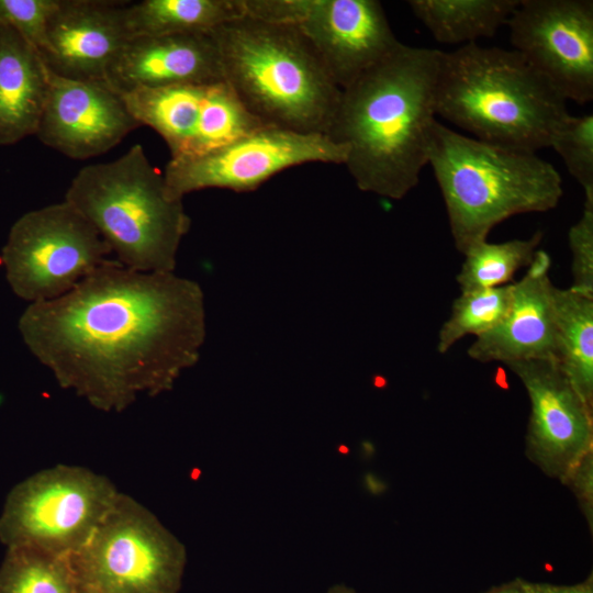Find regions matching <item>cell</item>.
<instances>
[{"instance_id": "31", "label": "cell", "mask_w": 593, "mask_h": 593, "mask_svg": "<svg viewBox=\"0 0 593 593\" xmlns=\"http://www.w3.org/2000/svg\"><path fill=\"white\" fill-rule=\"evenodd\" d=\"M484 593H524L521 579L516 578L512 581L494 586Z\"/></svg>"}, {"instance_id": "7", "label": "cell", "mask_w": 593, "mask_h": 593, "mask_svg": "<svg viewBox=\"0 0 593 593\" xmlns=\"http://www.w3.org/2000/svg\"><path fill=\"white\" fill-rule=\"evenodd\" d=\"M68 560L77 583L96 593H179L187 551L153 512L120 492Z\"/></svg>"}, {"instance_id": "2", "label": "cell", "mask_w": 593, "mask_h": 593, "mask_svg": "<svg viewBox=\"0 0 593 593\" xmlns=\"http://www.w3.org/2000/svg\"><path fill=\"white\" fill-rule=\"evenodd\" d=\"M443 51L400 43L342 89L327 132L345 146L359 190L390 200L413 190L427 165Z\"/></svg>"}, {"instance_id": "26", "label": "cell", "mask_w": 593, "mask_h": 593, "mask_svg": "<svg viewBox=\"0 0 593 593\" xmlns=\"http://www.w3.org/2000/svg\"><path fill=\"white\" fill-rule=\"evenodd\" d=\"M549 147L562 158L569 174L593 204V114L568 115L553 132Z\"/></svg>"}, {"instance_id": "30", "label": "cell", "mask_w": 593, "mask_h": 593, "mask_svg": "<svg viewBox=\"0 0 593 593\" xmlns=\"http://www.w3.org/2000/svg\"><path fill=\"white\" fill-rule=\"evenodd\" d=\"M519 579L524 593H593L592 573L583 581L574 584H553Z\"/></svg>"}, {"instance_id": "6", "label": "cell", "mask_w": 593, "mask_h": 593, "mask_svg": "<svg viewBox=\"0 0 593 593\" xmlns=\"http://www.w3.org/2000/svg\"><path fill=\"white\" fill-rule=\"evenodd\" d=\"M97 230L121 266L175 272L191 220L139 144L119 158L82 167L65 199Z\"/></svg>"}, {"instance_id": "4", "label": "cell", "mask_w": 593, "mask_h": 593, "mask_svg": "<svg viewBox=\"0 0 593 593\" xmlns=\"http://www.w3.org/2000/svg\"><path fill=\"white\" fill-rule=\"evenodd\" d=\"M224 80L264 125L327 134L342 89L294 26L243 16L212 31Z\"/></svg>"}, {"instance_id": "5", "label": "cell", "mask_w": 593, "mask_h": 593, "mask_svg": "<svg viewBox=\"0 0 593 593\" xmlns=\"http://www.w3.org/2000/svg\"><path fill=\"white\" fill-rule=\"evenodd\" d=\"M427 164L461 254L486 240L491 230L508 217L555 209L563 194L558 170L535 152L466 136L437 120L430 131Z\"/></svg>"}, {"instance_id": "16", "label": "cell", "mask_w": 593, "mask_h": 593, "mask_svg": "<svg viewBox=\"0 0 593 593\" xmlns=\"http://www.w3.org/2000/svg\"><path fill=\"white\" fill-rule=\"evenodd\" d=\"M126 2L59 0L41 57L60 77L105 81L108 67L131 38L124 22Z\"/></svg>"}, {"instance_id": "8", "label": "cell", "mask_w": 593, "mask_h": 593, "mask_svg": "<svg viewBox=\"0 0 593 593\" xmlns=\"http://www.w3.org/2000/svg\"><path fill=\"white\" fill-rule=\"evenodd\" d=\"M120 491L86 467L56 465L12 488L0 514V542L70 557L88 540Z\"/></svg>"}, {"instance_id": "24", "label": "cell", "mask_w": 593, "mask_h": 593, "mask_svg": "<svg viewBox=\"0 0 593 593\" xmlns=\"http://www.w3.org/2000/svg\"><path fill=\"white\" fill-rule=\"evenodd\" d=\"M77 586L68 558L7 548L0 566V593H74Z\"/></svg>"}, {"instance_id": "15", "label": "cell", "mask_w": 593, "mask_h": 593, "mask_svg": "<svg viewBox=\"0 0 593 593\" xmlns=\"http://www.w3.org/2000/svg\"><path fill=\"white\" fill-rule=\"evenodd\" d=\"M142 126L105 81L64 78L49 71L35 136L72 159L99 156Z\"/></svg>"}, {"instance_id": "18", "label": "cell", "mask_w": 593, "mask_h": 593, "mask_svg": "<svg viewBox=\"0 0 593 593\" xmlns=\"http://www.w3.org/2000/svg\"><path fill=\"white\" fill-rule=\"evenodd\" d=\"M550 257L537 250L527 272L512 283V298L503 320L475 337L468 356L480 362L504 365L525 360H555V286L549 278Z\"/></svg>"}, {"instance_id": "10", "label": "cell", "mask_w": 593, "mask_h": 593, "mask_svg": "<svg viewBox=\"0 0 593 593\" xmlns=\"http://www.w3.org/2000/svg\"><path fill=\"white\" fill-rule=\"evenodd\" d=\"M246 16L296 27L344 89L401 42L377 0H244Z\"/></svg>"}, {"instance_id": "9", "label": "cell", "mask_w": 593, "mask_h": 593, "mask_svg": "<svg viewBox=\"0 0 593 593\" xmlns=\"http://www.w3.org/2000/svg\"><path fill=\"white\" fill-rule=\"evenodd\" d=\"M1 254L12 291L30 304L63 296L113 260L97 230L66 200L20 216Z\"/></svg>"}, {"instance_id": "14", "label": "cell", "mask_w": 593, "mask_h": 593, "mask_svg": "<svg viewBox=\"0 0 593 593\" xmlns=\"http://www.w3.org/2000/svg\"><path fill=\"white\" fill-rule=\"evenodd\" d=\"M505 366L521 380L529 399L525 455L545 475L562 483L593 454V409L553 360H525Z\"/></svg>"}, {"instance_id": "28", "label": "cell", "mask_w": 593, "mask_h": 593, "mask_svg": "<svg viewBox=\"0 0 593 593\" xmlns=\"http://www.w3.org/2000/svg\"><path fill=\"white\" fill-rule=\"evenodd\" d=\"M573 291L593 298V204L584 203L582 216L568 233Z\"/></svg>"}, {"instance_id": "1", "label": "cell", "mask_w": 593, "mask_h": 593, "mask_svg": "<svg viewBox=\"0 0 593 593\" xmlns=\"http://www.w3.org/2000/svg\"><path fill=\"white\" fill-rule=\"evenodd\" d=\"M19 331L60 388L120 413L141 394L169 391L197 363L204 294L175 272H141L113 259L63 296L29 304Z\"/></svg>"}, {"instance_id": "32", "label": "cell", "mask_w": 593, "mask_h": 593, "mask_svg": "<svg viewBox=\"0 0 593 593\" xmlns=\"http://www.w3.org/2000/svg\"><path fill=\"white\" fill-rule=\"evenodd\" d=\"M327 593H358V592L346 584L339 583V584L332 585L328 589Z\"/></svg>"}, {"instance_id": "17", "label": "cell", "mask_w": 593, "mask_h": 593, "mask_svg": "<svg viewBox=\"0 0 593 593\" xmlns=\"http://www.w3.org/2000/svg\"><path fill=\"white\" fill-rule=\"evenodd\" d=\"M221 81L225 80L212 32L131 37L105 75V82L120 94Z\"/></svg>"}, {"instance_id": "13", "label": "cell", "mask_w": 593, "mask_h": 593, "mask_svg": "<svg viewBox=\"0 0 593 593\" xmlns=\"http://www.w3.org/2000/svg\"><path fill=\"white\" fill-rule=\"evenodd\" d=\"M506 25L513 49L567 101L593 99L592 0H521Z\"/></svg>"}, {"instance_id": "33", "label": "cell", "mask_w": 593, "mask_h": 593, "mask_svg": "<svg viewBox=\"0 0 593 593\" xmlns=\"http://www.w3.org/2000/svg\"><path fill=\"white\" fill-rule=\"evenodd\" d=\"M74 593H96V592H93V591H91L89 589H86V588L78 584V586H77V589L75 590Z\"/></svg>"}, {"instance_id": "20", "label": "cell", "mask_w": 593, "mask_h": 593, "mask_svg": "<svg viewBox=\"0 0 593 593\" xmlns=\"http://www.w3.org/2000/svg\"><path fill=\"white\" fill-rule=\"evenodd\" d=\"M130 37L210 33L245 16L244 0H143L125 3Z\"/></svg>"}, {"instance_id": "27", "label": "cell", "mask_w": 593, "mask_h": 593, "mask_svg": "<svg viewBox=\"0 0 593 593\" xmlns=\"http://www.w3.org/2000/svg\"><path fill=\"white\" fill-rule=\"evenodd\" d=\"M59 0H0V24L18 32L40 55L46 45L48 21Z\"/></svg>"}, {"instance_id": "23", "label": "cell", "mask_w": 593, "mask_h": 593, "mask_svg": "<svg viewBox=\"0 0 593 593\" xmlns=\"http://www.w3.org/2000/svg\"><path fill=\"white\" fill-rule=\"evenodd\" d=\"M541 239L542 233L536 232L525 239L503 243L483 240L471 246L463 254L465 260L456 276L460 291L508 284L517 270L532 264Z\"/></svg>"}, {"instance_id": "3", "label": "cell", "mask_w": 593, "mask_h": 593, "mask_svg": "<svg viewBox=\"0 0 593 593\" xmlns=\"http://www.w3.org/2000/svg\"><path fill=\"white\" fill-rule=\"evenodd\" d=\"M435 111L474 138L535 153L569 115L563 96L518 52L477 43L443 52Z\"/></svg>"}, {"instance_id": "19", "label": "cell", "mask_w": 593, "mask_h": 593, "mask_svg": "<svg viewBox=\"0 0 593 593\" xmlns=\"http://www.w3.org/2000/svg\"><path fill=\"white\" fill-rule=\"evenodd\" d=\"M48 86L49 70L40 53L0 24V145L36 134Z\"/></svg>"}, {"instance_id": "29", "label": "cell", "mask_w": 593, "mask_h": 593, "mask_svg": "<svg viewBox=\"0 0 593 593\" xmlns=\"http://www.w3.org/2000/svg\"><path fill=\"white\" fill-rule=\"evenodd\" d=\"M589 527H593V454L588 455L566 478Z\"/></svg>"}, {"instance_id": "21", "label": "cell", "mask_w": 593, "mask_h": 593, "mask_svg": "<svg viewBox=\"0 0 593 593\" xmlns=\"http://www.w3.org/2000/svg\"><path fill=\"white\" fill-rule=\"evenodd\" d=\"M557 349L555 362L593 409V298L553 288Z\"/></svg>"}, {"instance_id": "25", "label": "cell", "mask_w": 593, "mask_h": 593, "mask_svg": "<svg viewBox=\"0 0 593 593\" xmlns=\"http://www.w3.org/2000/svg\"><path fill=\"white\" fill-rule=\"evenodd\" d=\"M511 298L512 283L461 292L438 332L437 351L446 354L465 336L478 337L495 327L505 316Z\"/></svg>"}, {"instance_id": "11", "label": "cell", "mask_w": 593, "mask_h": 593, "mask_svg": "<svg viewBox=\"0 0 593 593\" xmlns=\"http://www.w3.org/2000/svg\"><path fill=\"white\" fill-rule=\"evenodd\" d=\"M346 154L345 146L326 134L264 125L201 156L170 159L163 176L168 192L181 200L209 188L247 192L294 166L344 165Z\"/></svg>"}, {"instance_id": "12", "label": "cell", "mask_w": 593, "mask_h": 593, "mask_svg": "<svg viewBox=\"0 0 593 593\" xmlns=\"http://www.w3.org/2000/svg\"><path fill=\"white\" fill-rule=\"evenodd\" d=\"M120 96L139 124L166 142L170 159L201 156L264 126L226 81L136 89Z\"/></svg>"}, {"instance_id": "22", "label": "cell", "mask_w": 593, "mask_h": 593, "mask_svg": "<svg viewBox=\"0 0 593 593\" xmlns=\"http://www.w3.org/2000/svg\"><path fill=\"white\" fill-rule=\"evenodd\" d=\"M521 0H410L413 14L441 44H470L491 37Z\"/></svg>"}]
</instances>
